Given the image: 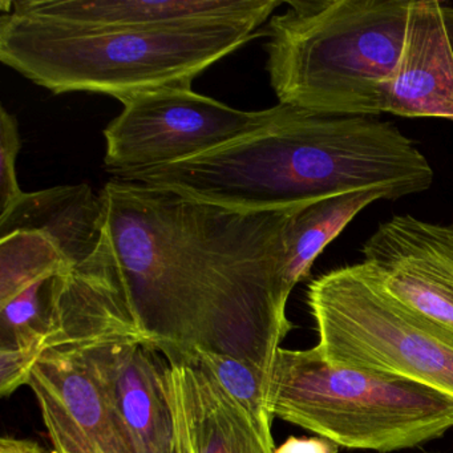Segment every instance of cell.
<instances>
[{"mask_svg":"<svg viewBox=\"0 0 453 453\" xmlns=\"http://www.w3.org/2000/svg\"><path fill=\"white\" fill-rule=\"evenodd\" d=\"M180 354L192 357L213 376L214 380L248 416L265 450L267 453H274L275 445L272 431L274 415L270 410L269 373L249 360L217 354L208 349H195Z\"/></svg>","mask_w":453,"mask_h":453,"instance_id":"17","label":"cell"},{"mask_svg":"<svg viewBox=\"0 0 453 453\" xmlns=\"http://www.w3.org/2000/svg\"><path fill=\"white\" fill-rule=\"evenodd\" d=\"M99 195L119 280L152 346L229 355L272 378L293 327L285 272L296 206L238 211L119 177Z\"/></svg>","mask_w":453,"mask_h":453,"instance_id":"1","label":"cell"},{"mask_svg":"<svg viewBox=\"0 0 453 453\" xmlns=\"http://www.w3.org/2000/svg\"><path fill=\"white\" fill-rule=\"evenodd\" d=\"M338 445L323 437L291 436L274 453H338Z\"/></svg>","mask_w":453,"mask_h":453,"instance_id":"23","label":"cell"},{"mask_svg":"<svg viewBox=\"0 0 453 453\" xmlns=\"http://www.w3.org/2000/svg\"><path fill=\"white\" fill-rule=\"evenodd\" d=\"M86 355L134 453H179L165 355L145 343Z\"/></svg>","mask_w":453,"mask_h":453,"instance_id":"11","label":"cell"},{"mask_svg":"<svg viewBox=\"0 0 453 453\" xmlns=\"http://www.w3.org/2000/svg\"><path fill=\"white\" fill-rule=\"evenodd\" d=\"M28 386L35 394L55 453H100L86 432L73 420L59 397L31 375Z\"/></svg>","mask_w":453,"mask_h":453,"instance_id":"20","label":"cell"},{"mask_svg":"<svg viewBox=\"0 0 453 453\" xmlns=\"http://www.w3.org/2000/svg\"><path fill=\"white\" fill-rule=\"evenodd\" d=\"M22 148L19 124L6 108H0V214L9 211L23 196L17 177V158Z\"/></svg>","mask_w":453,"mask_h":453,"instance_id":"21","label":"cell"},{"mask_svg":"<svg viewBox=\"0 0 453 453\" xmlns=\"http://www.w3.org/2000/svg\"><path fill=\"white\" fill-rule=\"evenodd\" d=\"M412 0H290L262 31L280 104L343 116L384 113Z\"/></svg>","mask_w":453,"mask_h":453,"instance_id":"4","label":"cell"},{"mask_svg":"<svg viewBox=\"0 0 453 453\" xmlns=\"http://www.w3.org/2000/svg\"><path fill=\"white\" fill-rule=\"evenodd\" d=\"M261 35L241 25L79 28L9 12L0 18V62L55 95L92 92L123 103L156 89L192 87L209 67Z\"/></svg>","mask_w":453,"mask_h":453,"instance_id":"3","label":"cell"},{"mask_svg":"<svg viewBox=\"0 0 453 453\" xmlns=\"http://www.w3.org/2000/svg\"><path fill=\"white\" fill-rule=\"evenodd\" d=\"M51 280L52 278H50L34 283L19 296L0 306V346L43 344L47 328V299Z\"/></svg>","mask_w":453,"mask_h":453,"instance_id":"19","label":"cell"},{"mask_svg":"<svg viewBox=\"0 0 453 453\" xmlns=\"http://www.w3.org/2000/svg\"><path fill=\"white\" fill-rule=\"evenodd\" d=\"M73 269L42 233L18 230L0 237V306L39 280Z\"/></svg>","mask_w":453,"mask_h":453,"instance_id":"18","label":"cell"},{"mask_svg":"<svg viewBox=\"0 0 453 453\" xmlns=\"http://www.w3.org/2000/svg\"><path fill=\"white\" fill-rule=\"evenodd\" d=\"M0 453H46L38 444L26 440L4 437L0 440Z\"/></svg>","mask_w":453,"mask_h":453,"instance_id":"24","label":"cell"},{"mask_svg":"<svg viewBox=\"0 0 453 453\" xmlns=\"http://www.w3.org/2000/svg\"><path fill=\"white\" fill-rule=\"evenodd\" d=\"M119 179L238 211H274L367 189L426 192L434 169L395 124L280 104L274 123L205 155Z\"/></svg>","mask_w":453,"mask_h":453,"instance_id":"2","label":"cell"},{"mask_svg":"<svg viewBox=\"0 0 453 453\" xmlns=\"http://www.w3.org/2000/svg\"><path fill=\"white\" fill-rule=\"evenodd\" d=\"M269 403L274 418L349 449H408L453 428V402L439 392L330 365L317 347L278 349Z\"/></svg>","mask_w":453,"mask_h":453,"instance_id":"5","label":"cell"},{"mask_svg":"<svg viewBox=\"0 0 453 453\" xmlns=\"http://www.w3.org/2000/svg\"><path fill=\"white\" fill-rule=\"evenodd\" d=\"M307 306L326 362L413 381L453 402V331L394 296L370 265L320 275Z\"/></svg>","mask_w":453,"mask_h":453,"instance_id":"6","label":"cell"},{"mask_svg":"<svg viewBox=\"0 0 453 453\" xmlns=\"http://www.w3.org/2000/svg\"><path fill=\"white\" fill-rule=\"evenodd\" d=\"M360 251L394 296L453 331V224L399 214L381 222Z\"/></svg>","mask_w":453,"mask_h":453,"instance_id":"9","label":"cell"},{"mask_svg":"<svg viewBox=\"0 0 453 453\" xmlns=\"http://www.w3.org/2000/svg\"><path fill=\"white\" fill-rule=\"evenodd\" d=\"M18 230L42 233L71 266H81L107 240L102 197L87 184L25 192L9 211L0 214V237Z\"/></svg>","mask_w":453,"mask_h":453,"instance_id":"14","label":"cell"},{"mask_svg":"<svg viewBox=\"0 0 453 453\" xmlns=\"http://www.w3.org/2000/svg\"><path fill=\"white\" fill-rule=\"evenodd\" d=\"M44 354L43 344L0 346V392L4 396L14 394L28 384L34 367Z\"/></svg>","mask_w":453,"mask_h":453,"instance_id":"22","label":"cell"},{"mask_svg":"<svg viewBox=\"0 0 453 453\" xmlns=\"http://www.w3.org/2000/svg\"><path fill=\"white\" fill-rule=\"evenodd\" d=\"M280 0H12L4 14L79 28L168 30L203 25L259 28Z\"/></svg>","mask_w":453,"mask_h":453,"instance_id":"10","label":"cell"},{"mask_svg":"<svg viewBox=\"0 0 453 453\" xmlns=\"http://www.w3.org/2000/svg\"><path fill=\"white\" fill-rule=\"evenodd\" d=\"M31 375L59 397L100 453H134L86 354L44 352Z\"/></svg>","mask_w":453,"mask_h":453,"instance_id":"15","label":"cell"},{"mask_svg":"<svg viewBox=\"0 0 453 453\" xmlns=\"http://www.w3.org/2000/svg\"><path fill=\"white\" fill-rule=\"evenodd\" d=\"M104 129V165L113 177L171 165L250 136L277 120L280 104L246 112L193 91L168 87L124 100Z\"/></svg>","mask_w":453,"mask_h":453,"instance_id":"7","label":"cell"},{"mask_svg":"<svg viewBox=\"0 0 453 453\" xmlns=\"http://www.w3.org/2000/svg\"><path fill=\"white\" fill-rule=\"evenodd\" d=\"M384 112L453 120V6L411 4L404 49L387 89Z\"/></svg>","mask_w":453,"mask_h":453,"instance_id":"12","label":"cell"},{"mask_svg":"<svg viewBox=\"0 0 453 453\" xmlns=\"http://www.w3.org/2000/svg\"><path fill=\"white\" fill-rule=\"evenodd\" d=\"M388 189L357 190L296 206L288 234L285 282L288 290L310 274L322 251L371 203L396 200Z\"/></svg>","mask_w":453,"mask_h":453,"instance_id":"16","label":"cell"},{"mask_svg":"<svg viewBox=\"0 0 453 453\" xmlns=\"http://www.w3.org/2000/svg\"><path fill=\"white\" fill-rule=\"evenodd\" d=\"M152 344L119 280L110 242L81 266L52 278L44 352H86L120 344Z\"/></svg>","mask_w":453,"mask_h":453,"instance_id":"8","label":"cell"},{"mask_svg":"<svg viewBox=\"0 0 453 453\" xmlns=\"http://www.w3.org/2000/svg\"><path fill=\"white\" fill-rule=\"evenodd\" d=\"M161 352L179 453H267L248 416L208 371L188 355Z\"/></svg>","mask_w":453,"mask_h":453,"instance_id":"13","label":"cell"}]
</instances>
